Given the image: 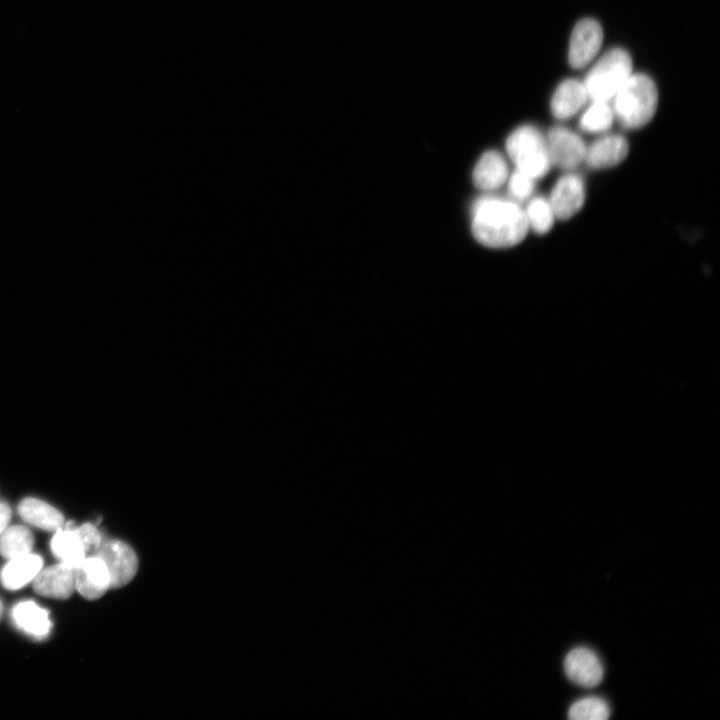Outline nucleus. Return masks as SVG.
<instances>
[{"mask_svg": "<svg viewBox=\"0 0 720 720\" xmlns=\"http://www.w3.org/2000/svg\"><path fill=\"white\" fill-rule=\"evenodd\" d=\"M584 183L576 174H566L554 185L549 203L555 217L566 220L574 216L583 206Z\"/></svg>", "mask_w": 720, "mask_h": 720, "instance_id": "9", "label": "nucleus"}, {"mask_svg": "<svg viewBox=\"0 0 720 720\" xmlns=\"http://www.w3.org/2000/svg\"><path fill=\"white\" fill-rule=\"evenodd\" d=\"M1 613H2V604H1V601H0V616H1Z\"/></svg>", "mask_w": 720, "mask_h": 720, "instance_id": "26", "label": "nucleus"}, {"mask_svg": "<svg viewBox=\"0 0 720 720\" xmlns=\"http://www.w3.org/2000/svg\"><path fill=\"white\" fill-rule=\"evenodd\" d=\"M613 100V113L618 122L627 129L645 126L654 116L658 92L652 78L643 73H632Z\"/></svg>", "mask_w": 720, "mask_h": 720, "instance_id": "2", "label": "nucleus"}, {"mask_svg": "<svg viewBox=\"0 0 720 720\" xmlns=\"http://www.w3.org/2000/svg\"><path fill=\"white\" fill-rule=\"evenodd\" d=\"M628 151L625 137L619 134L605 135L586 148L584 160L594 169L610 168L622 162Z\"/></svg>", "mask_w": 720, "mask_h": 720, "instance_id": "12", "label": "nucleus"}, {"mask_svg": "<svg viewBox=\"0 0 720 720\" xmlns=\"http://www.w3.org/2000/svg\"><path fill=\"white\" fill-rule=\"evenodd\" d=\"M506 150L517 170L533 179L545 176L552 164L546 137L530 124L521 125L510 133Z\"/></svg>", "mask_w": 720, "mask_h": 720, "instance_id": "4", "label": "nucleus"}, {"mask_svg": "<svg viewBox=\"0 0 720 720\" xmlns=\"http://www.w3.org/2000/svg\"><path fill=\"white\" fill-rule=\"evenodd\" d=\"M472 233L482 245L508 248L520 243L528 231L525 211L515 202L486 196L472 210Z\"/></svg>", "mask_w": 720, "mask_h": 720, "instance_id": "1", "label": "nucleus"}, {"mask_svg": "<svg viewBox=\"0 0 720 720\" xmlns=\"http://www.w3.org/2000/svg\"><path fill=\"white\" fill-rule=\"evenodd\" d=\"M95 556L104 562L108 570L110 588L128 584L137 572L138 558L135 551L120 540L101 541Z\"/></svg>", "mask_w": 720, "mask_h": 720, "instance_id": "5", "label": "nucleus"}, {"mask_svg": "<svg viewBox=\"0 0 720 720\" xmlns=\"http://www.w3.org/2000/svg\"><path fill=\"white\" fill-rule=\"evenodd\" d=\"M525 215L528 226L538 234L547 233L553 226L554 212L549 200L543 197H537L528 204Z\"/></svg>", "mask_w": 720, "mask_h": 720, "instance_id": "21", "label": "nucleus"}, {"mask_svg": "<svg viewBox=\"0 0 720 720\" xmlns=\"http://www.w3.org/2000/svg\"><path fill=\"white\" fill-rule=\"evenodd\" d=\"M507 176V163L497 151L485 152L476 163L473 171L475 186L484 191H492L501 187Z\"/></svg>", "mask_w": 720, "mask_h": 720, "instance_id": "15", "label": "nucleus"}, {"mask_svg": "<svg viewBox=\"0 0 720 720\" xmlns=\"http://www.w3.org/2000/svg\"><path fill=\"white\" fill-rule=\"evenodd\" d=\"M18 513L27 523L48 531H56L64 523L57 509L36 498L23 499L18 505Z\"/></svg>", "mask_w": 720, "mask_h": 720, "instance_id": "17", "label": "nucleus"}, {"mask_svg": "<svg viewBox=\"0 0 720 720\" xmlns=\"http://www.w3.org/2000/svg\"><path fill=\"white\" fill-rule=\"evenodd\" d=\"M603 42L599 22L584 18L574 26L569 42L568 61L572 68L586 67L597 56Z\"/></svg>", "mask_w": 720, "mask_h": 720, "instance_id": "6", "label": "nucleus"}, {"mask_svg": "<svg viewBox=\"0 0 720 720\" xmlns=\"http://www.w3.org/2000/svg\"><path fill=\"white\" fill-rule=\"evenodd\" d=\"M10 518H11L10 507L4 502H0V535L7 528Z\"/></svg>", "mask_w": 720, "mask_h": 720, "instance_id": "25", "label": "nucleus"}, {"mask_svg": "<svg viewBox=\"0 0 720 720\" xmlns=\"http://www.w3.org/2000/svg\"><path fill=\"white\" fill-rule=\"evenodd\" d=\"M609 715L608 704L595 696L577 700L568 710V717L572 720H605Z\"/></svg>", "mask_w": 720, "mask_h": 720, "instance_id": "22", "label": "nucleus"}, {"mask_svg": "<svg viewBox=\"0 0 720 720\" xmlns=\"http://www.w3.org/2000/svg\"><path fill=\"white\" fill-rule=\"evenodd\" d=\"M74 583L84 598H100L110 588V577L104 562L95 555L84 558L74 568Z\"/></svg>", "mask_w": 720, "mask_h": 720, "instance_id": "10", "label": "nucleus"}, {"mask_svg": "<svg viewBox=\"0 0 720 720\" xmlns=\"http://www.w3.org/2000/svg\"><path fill=\"white\" fill-rule=\"evenodd\" d=\"M12 619L18 629L37 640L46 638L52 627L48 611L32 601H23L15 605Z\"/></svg>", "mask_w": 720, "mask_h": 720, "instance_id": "14", "label": "nucleus"}, {"mask_svg": "<svg viewBox=\"0 0 720 720\" xmlns=\"http://www.w3.org/2000/svg\"><path fill=\"white\" fill-rule=\"evenodd\" d=\"M0 554L10 560L31 553L33 535L24 526L6 528L0 535Z\"/></svg>", "mask_w": 720, "mask_h": 720, "instance_id": "19", "label": "nucleus"}, {"mask_svg": "<svg viewBox=\"0 0 720 720\" xmlns=\"http://www.w3.org/2000/svg\"><path fill=\"white\" fill-rule=\"evenodd\" d=\"M588 94L582 81L565 79L556 87L550 102L551 113L557 119L572 117L586 103Z\"/></svg>", "mask_w": 720, "mask_h": 720, "instance_id": "13", "label": "nucleus"}, {"mask_svg": "<svg viewBox=\"0 0 720 720\" xmlns=\"http://www.w3.org/2000/svg\"><path fill=\"white\" fill-rule=\"evenodd\" d=\"M564 671L569 680L586 688L597 686L604 674L600 659L586 647L574 648L566 655Z\"/></svg>", "mask_w": 720, "mask_h": 720, "instance_id": "8", "label": "nucleus"}, {"mask_svg": "<svg viewBox=\"0 0 720 720\" xmlns=\"http://www.w3.org/2000/svg\"><path fill=\"white\" fill-rule=\"evenodd\" d=\"M34 590L45 597L67 599L74 591V568L59 563L40 570L34 579Z\"/></svg>", "mask_w": 720, "mask_h": 720, "instance_id": "11", "label": "nucleus"}, {"mask_svg": "<svg viewBox=\"0 0 720 720\" xmlns=\"http://www.w3.org/2000/svg\"><path fill=\"white\" fill-rule=\"evenodd\" d=\"M551 163L572 169L578 166L586 154V146L582 138L565 127H553L546 136Z\"/></svg>", "mask_w": 720, "mask_h": 720, "instance_id": "7", "label": "nucleus"}, {"mask_svg": "<svg viewBox=\"0 0 720 720\" xmlns=\"http://www.w3.org/2000/svg\"><path fill=\"white\" fill-rule=\"evenodd\" d=\"M534 180L532 177L516 169L509 179L508 187L510 194L517 200L528 198L533 192Z\"/></svg>", "mask_w": 720, "mask_h": 720, "instance_id": "23", "label": "nucleus"}, {"mask_svg": "<svg viewBox=\"0 0 720 720\" xmlns=\"http://www.w3.org/2000/svg\"><path fill=\"white\" fill-rule=\"evenodd\" d=\"M75 530L84 546L85 552H95L102 541L97 528L90 523H85L80 527H75Z\"/></svg>", "mask_w": 720, "mask_h": 720, "instance_id": "24", "label": "nucleus"}, {"mask_svg": "<svg viewBox=\"0 0 720 720\" xmlns=\"http://www.w3.org/2000/svg\"><path fill=\"white\" fill-rule=\"evenodd\" d=\"M51 549L62 563L72 568L80 564L86 553L74 526L56 530L51 541Z\"/></svg>", "mask_w": 720, "mask_h": 720, "instance_id": "18", "label": "nucleus"}, {"mask_svg": "<svg viewBox=\"0 0 720 720\" xmlns=\"http://www.w3.org/2000/svg\"><path fill=\"white\" fill-rule=\"evenodd\" d=\"M612 106L606 101H592L582 114L579 124L583 131L601 133L608 130L614 120Z\"/></svg>", "mask_w": 720, "mask_h": 720, "instance_id": "20", "label": "nucleus"}, {"mask_svg": "<svg viewBox=\"0 0 720 720\" xmlns=\"http://www.w3.org/2000/svg\"><path fill=\"white\" fill-rule=\"evenodd\" d=\"M632 75V59L623 48L606 51L590 68L582 81L592 101L612 100Z\"/></svg>", "mask_w": 720, "mask_h": 720, "instance_id": "3", "label": "nucleus"}, {"mask_svg": "<svg viewBox=\"0 0 720 720\" xmlns=\"http://www.w3.org/2000/svg\"><path fill=\"white\" fill-rule=\"evenodd\" d=\"M42 564V558L32 553L10 559L1 571V583L8 590H18L35 579Z\"/></svg>", "mask_w": 720, "mask_h": 720, "instance_id": "16", "label": "nucleus"}]
</instances>
